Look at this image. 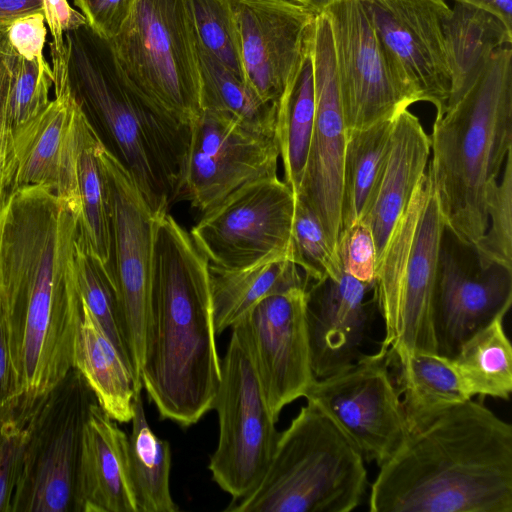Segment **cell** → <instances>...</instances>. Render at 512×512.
Masks as SVG:
<instances>
[{"instance_id": "obj_34", "label": "cell", "mask_w": 512, "mask_h": 512, "mask_svg": "<svg viewBox=\"0 0 512 512\" xmlns=\"http://www.w3.org/2000/svg\"><path fill=\"white\" fill-rule=\"evenodd\" d=\"M202 110L230 117L255 132L276 136V104L263 102L247 83L197 43Z\"/></svg>"}, {"instance_id": "obj_14", "label": "cell", "mask_w": 512, "mask_h": 512, "mask_svg": "<svg viewBox=\"0 0 512 512\" xmlns=\"http://www.w3.org/2000/svg\"><path fill=\"white\" fill-rule=\"evenodd\" d=\"M391 355L362 354L354 363L316 379L305 397L352 441L366 462L379 467L402 445L409 428L400 393L389 372Z\"/></svg>"}, {"instance_id": "obj_48", "label": "cell", "mask_w": 512, "mask_h": 512, "mask_svg": "<svg viewBox=\"0 0 512 512\" xmlns=\"http://www.w3.org/2000/svg\"><path fill=\"white\" fill-rule=\"evenodd\" d=\"M455 2L466 3L482 9L497 19H499L505 27L512 31V0H453Z\"/></svg>"}, {"instance_id": "obj_5", "label": "cell", "mask_w": 512, "mask_h": 512, "mask_svg": "<svg viewBox=\"0 0 512 512\" xmlns=\"http://www.w3.org/2000/svg\"><path fill=\"white\" fill-rule=\"evenodd\" d=\"M426 171L448 230L476 249L486 199L512 150V49L496 50L465 94L435 118Z\"/></svg>"}, {"instance_id": "obj_31", "label": "cell", "mask_w": 512, "mask_h": 512, "mask_svg": "<svg viewBox=\"0 0 512 512\" xmlns=\"http://www.w3.org/2000/svg\"><path fill=\"white\" fill-rule=\"evenodd\" d=\"M141 392L134 396L128 435V462L137 512H175L178 507L170 490L171 447L151 429Z\"/></svg>"}, {"instance_id": "obj_49", "label": "cell", "mask_w": 512, "mask_h": 512, "mask_svg": "<svg viewBox=\"0 0 512 512\" xmlns=\"http://www.w3.org/2000/svg\"><path fill=\"white\" fill-rule=\"evenodd\" d=\"M299 2L305 4L310 7L316 13L321 14L325 12L327 7L331 5L336 0H298Z\"/></svg>"}, {"instance_id": "obj_3", "label": "cell", "mask_w": 512, "mask_h": 512, "mask_svg": "<svg viewBox=\"0 0 512 512\" xmlns=\"http://www.w3.org/2000/svg\"><path fill=\"white\" fill-rule=\"evenodd\" d=\"M209 261L170 214L155 219L142 386L161 419L188 428L211 409L221 378Z\"/></svg>"}, {"instance_id": "obj_16", "label": "cell", "mask_w": 512, "mask_h": 512, "mask_svg": "<svg viewBox=\"0 0 512 512\" xmlns=\"http://www.w3.org/2000/svg\"><path fill=\"white\" fill-rule=\"evenodd\" d=\"M306 287L272 294L234 324L278 421L283 408L305 397L316 380L306 324Z\"/></svg>"}, {"instance_id": "obj_41", "label": "cell", "mask_w": 512, "mask_h": 512, "mask_svg": "<svg viewBox=\"0 0 512 512\" xmlns=\"http://www.w3.org/2000/svg\"><path fill=\"white\" fill-rule=\"evenodd\" d=\"M18 56L6 32L0 31V196L3 198L12 192L16 172L9 95Z\"/></svg>"}, {"instance_id": "obj_45", "label": "cell", "mask_w": 512, "mask_h": 512, "mask_svg": "<svg viewBox=\"0 0 512 512\" xmlns=\"http://www.w3.org/2000/svg\"><path fill=\"white\" fill-rule=\"evenodd\" d=\"M47 29L43 13H34L14 21L6 30L16 53L26 60H42Z\"/></svg>"}, {"instance_id": "obj_17", "label": "cell", "mask_w": 512, "mask_h": 512, "mask_svg": "<svg viewBox=\"0 0 512 512\" xmlns=\"http://www.w3.org/2000/svg\"><path fill=\"white\" fill-rule=\"evenodd\" d=\"M315 118L306 166L295 195L314 211L337 254L342 230L341 196L347 129L342 112L331 29L318 14L311 40ZM338 256V255H337Z\"/></svg>"}, {"instance_id": "obj_28", "label": "cell", "mask_w": 512, "mask_h": 512, "mask_svg": "<svg viewBox=\"0 0 512 512\" xmlns=\"http://www.w3.org/2000/svg\"><path fill=\"white\" fill-rule=\"evenodd\" d=\"M395 360L399 368L397 388L409 429L472 399L451 358L438 352L414 351Z\"/></svg>"}, {"instance_id": "obj_1", "label": "cell", "mask_w": 512, "mask_h": 512, "mask_svg": "<svg viewBox=\"0 0 512 512\" xmlns=\"http://www.w3.org/2000/svg\"><path fill=\"white\" fill-rule=\"evenodd\" d=\"M79 214L46 185L13 190L0 211V306L24 409L73 368L82 314L74 255Z\"/></svg>"}, {"instance_id": "obj_24", "label": "cell", "mask_w": 512, "mask_h": 512, "mask_svg": "<svg viewBox=\"0 0 512 512\" xmlns=\"http://www.w3.org/2000/svg\"><path fill=\"white\" fill-rule=\"evenodd\" d=\"M430 139L419 119L408 108L393 120L386 161L371 205L361 219L372 232L376 263L389 235L426 172Z\"/></svg>"}, {"instance_id": "obj_9", "label": "cell", "mask_w": 512, "mask_h": 512, "mask_svg": "<svg viewBox=\"0 0 512 512\" xmlns=\"http://www.w3.org/2000/svg\"><path fill=\"white\" fill-rule=\"evenodd\" d=\"M96 397L72 368L30 417L29 437L10 512H80L83 429Z\"/></svg>"}, {"instance_id": "obj_12", "label": "cell", "mask_w": 512, "mask_h": 512, "mask_svg": "<svg viewBox=\"0 0 512 512\" xmlns=\"http://www.w3.org/2000/svg\"><path fill=\"white\" fill-rule=\"evenodd\" d=\"M295 195L277 177L250 182L205 211L190 235L209 264L239 270L291 255Z\"/></svg>"}, {"instance_id": "obj_10", "label": "cell", "mask_w": 512, "mask_h": 512, "mask_svg": "<svg viewBox=\"0 0 512 512\" xmlns=\"http://www.w3.org/2000/svg\"><path fill=\"white\" fill-rule=\"evenodd\" d=\"M213 409L218 415L219 438L208 468L214 482L231 500H237L262 479L279 432L248 349L234 329L221 359Z\"/></svg>"}, {"instance_id": "obj_20", "label": "cell", "mask_w": 512, "mask_h": 512, "mask_svg": "<svg viewBox=\"0 0 512 512\" xmlns=\"http://www.w3.org/2000/svg\"><path fill=\"white\" fill-rule=\"evenodd\" d=\"M476 255V254H475ZM512 304V268H483L442 240L434 299L437 352L453 358L461 344Z\"/></svg>"}, {"instance_id": "obj_15", "label": "cell", "mask_w": 512, "mask_h": 512, "mask_svg": "<svg viewBox=\"0 0 512 512\" xmlns=\"http://www.w3.org/2000/svg\"><path fill=\"white\" fill-rule=\"evenodd\" d=\"M279 157L276 136L203 109L190 125L180 199L204 213L250 182L277 177Z\"/></svg>"}, {"instance_id": "obj_35", "label": "cell", "mask_w": 512, "mask_h": 512, "mask_svg": "<svg viewBox=\"0 0 512 512\" xmlns=\"http://www.w3.org/2000/svg\"><path fill=\"white\" fill-rule=\"evenodd\" d=\"M74 268L82 301L120 352L130 369L128 354L119 325L117 296L111 273L87 250L80 233L75 243Z\"/></svg>"}, {"instance_id": "obj_47", "label": "cell", "mask_w": 512, "mask_h": 512, "mask_svg": "<svg viewBox=\"0 0 512 512\" xmlns=\"http://www.w3.org/2000/svg\"><path fill=\"white\" fill-rule=\"evenodd\" d=\"M34 13H43V0H0V31L17 19Z\"/></svg>"}, {"instance_id": "obj_25", "label": "cell", "mask_w": 512, "mask_h": 512, "mask_svg": "<svg viewBox=\"0 0 512 512\" xmlns=\"http://www.w3.org/2000/svg\"><path fill=\"white\" fill-rule=\"evenodd\" d=\"M73 367L82 374L97 402L111 418L118 423L131 421L137 392L131 371L83 301L74 341Z\"/></svg>"}, {"instance_id": "obj_23", "label": "cell", "mask_w": 512, "mask_h": 512, "mask_svg": "<svg viewBox=\"0 0 512 512\" xmlns=\"http://www.w3.org/2000/svg\"><path fill=\"white\" fill-rule=\"evenodd\" d=\"M94 401L83 429L78 476L80 512H137L128 435Z\"/></svg>"}, {"instance_id": "obj_27", "label": "cell", "mask_w": 512, "mask_h": 512, "mask_svg": "<svg viewBox=\"0 0 512 512\" xmlns=\"http://www.w3.org/2000/svg\"><path fill=\"white\" fill-rule=\"evenodd\" d=\"M213 321L216 335L231 328L264 298L307 281L288 258L239 269L223 270L209 264Z\"/></svg>"}, {"instance_id": "obj_26", "label": "cell", "mask_w": 512, "mask_h": 512, "mask_svg": "<svg viewBox=\"0 0 512 512\" xmlns=\"http://www.w3.org/2000/svg\"><path fill=\"white\" fill-rule=\"evenodd\" d=\"M451 88L446 109L470 88L491 55L512 44V31L492 14L455 2L443 20Z\"/></svg>"}, {"instance_id": "obj_29", "label": "cell", "mask_w": 512, "mask_h": 512, "mask_svg": "<svg viewBox=\"0 0 512 512\" xmlns=\"http://www.w3.org/2000/svg\"><path fill=\"white\" fill-rule=\"evenodd\" d=\"M314 118L315 91L310 42L276 104L275 135L284 168V182L294 195L298 193L303 178Z\"/></svg>"}, {"instance_id": "obj_32", "label": "cell", "mask_w": 512, "mask_h": 512, "mask_svg": "<svg viewBox=\"0 0 512 512\" xmlns=\"http://www.w3.org/2000/svg\"><path fill=\"white\" fill-rule=\"evenodd\" d=\"M394 116L347 132L342 176V230L361 220L371 205L386 161Z\"/></svg>"}, {"instance_id": "obj_40", "label": "cell", "mask_w": 512, "mask_h": 512, "mask_svg": "<svg viewBox=\"0 0 512 512\" xmlns=\"http://www.w3.org/2000/svg\"><path fill=\"white\" fill-rule=\"evenodd\" d=\"M32 414L16 408L10 415L0 418V512H10Z\"/></svg>"}, {"instance_id": "obj_6", "label": "cell", "mask_w": 512, "mask_h": 512, "mask_svg": "<svg viewBox=\"0 0 512 512\" xmlns=\"http://www.w3.org/2000/svg\"><path fill=\"white\" fill-rule=\"evenodd\" d=\"M365 460L345 433L307 401L279 433L258 485L229 512H350L367 487Z\"/></svg>"}, {"instance_id": "obj_13", "label": "cell", "mask_w": 512, "mask_h": 512, "mask_svg": "<svg viewBox=\"0 0 512 512\" xmlns=\"http://www.w3.org/2000/svg\"><path fill=\"white\" fill-rule=\"evenodd\" d=\"M347 132L393 117L420 98L383 47L360 0H336L325 12Z\"/></svg>"}, {"instance_id": "obj_11", "label": "cell", "mask_w": 512, "mask_h": 512, "mask_svg": "<svg viewBox=\"0 0 512 512\" xmlns=\"http://www.w3.org/2000/svg\"><path fill=\"white\" fill-rule=\"evenodd\" d=\"M110 207L111 275L119 325L136 391H142L146 333L150 314L155 216L128 171L106 149H99Z\"/></svg>"}, {"instance_id": "obj_39", "label": "cell", "mask_w": 512, "mask_h": 512, "mask_svg": "<svg viewBox=\"0 0 512 512\" xmlns=\"http://www.w3.org/2000/svg\"><path fill=\"white\" fill-rule=\"evenodd\" d=\"M53 85L52 67L45 59L30 61L18 56L9 95V118L13 130L48 106Z\"/></svg>"}, {"instance_id": "obj_42", "label": "cell", "mask_w": 512, "mask_h": 512, "mask_svg": "<svg viewBox=\"0 0 512 512\" xmlns=\"http://www.w3.org/2000/svg\"><path fill=\"white\" fill-rule=\"evenodd\" d=\"M342 271L355 279L373 285L376 253L370 227L359 220L343 229L337 243Z\"/></svg>"}, {"instance_id": "obj_4", "label": "cell", "mask_w": 512, "mask_h": 512, "mask_svg": "<svg viewBox=\"0 0 512 512\" xmlns=\"http://www.w3.org/2000/svg\"><path fill=\"white\" fill-rule=\"evenodd\" d=\"M70 92L155 218L180 199L190 126L148 101L121 73L109 40L87 24L67 31Z\"/></svg>"}, {"instance_id": "obj_43", "label": "cell", "mask_w": 512, "mask_h": 512, "mask_svg": "<svg viewBox=\"0 0 512 512\" xmlns=\"http://www.w3.org/2000/svg\"><path fill=\"white\" fill-rule=\"evenodd\" d=\"M136 0H74L87 25L102 38H114L132 11Z\"/></svg>"}, {"instance_id": "obj_21", "label": "cell", "mask_w": 512, "mask_h": 512, "mask_svg": "<svg viewBox=\"0 0 512 512\" xmlns=\"http://www.w3.org/2000/svg\"><path fill=\"white\" fill-rule=\"evenodd\" d=\"M53 77L55 98L38 115L13 130V190L30 185L50 186L80 216L76 174L80 106L70 92L67 69L53 71Z\"/></svg>"}, {"instance_id": "obj_19", "label": "cell", "mask_w": 512, "mask_h": 512, "mask_svg": "<svg viewBox=\"0 0 512 512\" xmlns=\"http://www.w3.org/2000/svg\"><path fill=\"white\" fill-rule=\"evenodd\" d=\"M392 62L436 117L447 107L451 73L443 20L444 0H360Z\"/></svg>"}, {"instance_id": "obj_7", "label": "cell", "mask_w": 512, "mask_h": 512, "mask_svg": "<svg viewBox=\"0 0 512 512\" xmlns=\"http://www.w3.org/2000/svg\"><path fill=\"white\" fill-rule=\"evenodd\" d=\"M445 232L425 172L376 263L372 291L385 328L381 346L394 359L414 351L437 352L433 312Z\"/></svg>"}, {"instance_id": "obj_37", "label": "cell", "mask_w": 512, "mask_h": 512, "mask_svg": "<svg viewBox=\"0 0 512 512\" xmlns=\"http://www.w3.org/2000/svg\"><path fill=\"white\" fill-rule=\"evenodd\" d=\"M488 227L473 249L486 268L499 264L512 268V150L506 156L501 179L492 184L486 199Z\"/></svg>"}, {"instance_id": "obj_44", "label": "cell", "mask_w": 512, "mask_h": 512, "mask_svg": "<svg viewBox=\"0 0 512 512\" xmlns=\"http://www.w3.org/2000/svg\"><path fill=\"white\" fill-rule=\"evenodd\" d=\"M21 397V383L13 357L10 335L0 306V418L13 413Z\"/></svg>"}, {"instance_id": "obj_38", "label": "cell", "mask_w": 512, "mask_h": 512, "mask_svg": "<svg viewBox=\"0 0 512 512\" xmlns=\"http://www.w3.org/2000/svg\"><path fill=\"white\" fill-rule=\"evenodd\" d=\"M197 43L244 80L228 0H190Z\"/></svg>"}, {"instance_id": "obj_22", "label": "cell", "mask_w": 512, "mask_h": 512, "mask_svg": "<svg viewBox=\"0 0 512 512\" xmlns=\"http://www.w3.org/2000/svg\"><path fill=\"white\" fill-rule=\"evenodd\" d=\"M373 285L342 273L306 288V324L311 366L316 379L354 363L363 353L371 321L366 296Z\"/></svg>"}, {"instance_id": "obj_8", "label": "cell", "mask_w": 512, "mask_h": 512, "mask_svg": "<svg viewBox=\"0 0 512 512\" xmlns=\"http://www.w3.org/2000/svg\"><path fill=\"white\" fill-rule=\"evenodd\" d=\"M127 82L160 110L190 126L201 114V77L190 0H136L109 40Z\"/></svg>"}, {"instance_id": "obj_2", "label": "cell", "mask_w": 512, "mask_h": 512, "mask_svg": "<svg viewBox=\"0 0 512 512\" xmlns=\"http://www.w3.org/2000/svg\"><path fill=\"white\" fill-rule=\"evenodd\" d=\"M379 468L372 512H512V427L472 399L409 429Z\"/></svg>"}, {"instance_id": "obj_36", "label": "cell", "mask_w": 512, "mask_h": 512, "mask_svg": "<svg viewBox=\"0 0 512 512\" xmlns=\"http://www.w3.org/2000/svg\"><path fill=\"white\" fill-rule=\"evenodd\" d=\"M292 261L313 282L325 278L338 279L343 271L323 226L309 205L295 196L291 231Z\"/></svg>"}, {"instance_id": "obj_33", "label": "cell", "mask_w": 512, "mask_h": 512, "mask_svg": "<svg viewBox=\"0 0 512 512\" xmlns=\"http://www.w3.org/2000/svg\"><path fill=\"white\" fill-rule=\"evenodd\" d=\"M500 315L466 339L452 358L472 396L508 400L512 391V346Z\"/></svg>"}, {"instance_id": "obj_30", "label": "cell", "mask_w": 512, "mask_h": 512, "mask_svg": "<svg viewBox=\"0 0 512 512\" xmlns=\"http://www.w3.org/2000/svg\"><path fill=\"white\" fill-rule=\"evenodd\" d=\"M102 144L96 130L80 107L76 161L80 199V237L87 250L111 273L112 234L109 197L99 159V149Z\"/></svg>"}, {"instance_id": "obj_18", "label": "cell", "mask_w": 512, "mask_h": 512, "mask_svg": "<svg viewBox=\"0 0 512 512\" xmlns=\"http://www.w3.org/2000/svg\"><path fill=\"white\" fill-rule=\"evenodd\" d=\"M244 81L276 104L310 45L314 10L298 0H228Z\"/></svg>"}, {"instance_id": "obj_46", "label": "cell", "mask_w": 512, "mask_h": 512, "mask_svg": "<svg viewBox=\"0 0 512 512\" xmlns=\"http://www.w3.org/2000/svg\"><path fill=\"white\" fill-rule=\"evenodd\" d=\"M43 14L52 35L50 51L64 54L65 33L87 24L84 16L74 10L67 0H43Z\"/></svg>"}]
</instances>
